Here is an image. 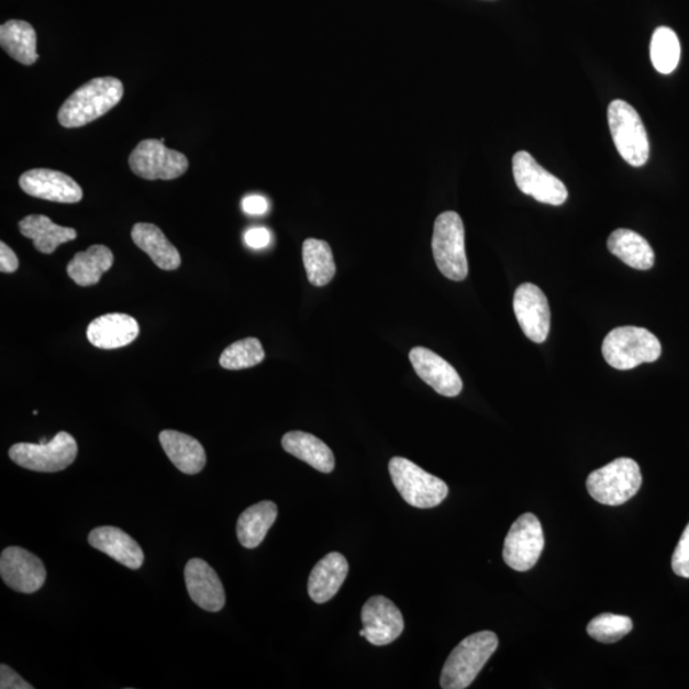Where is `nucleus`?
<instances>
[{"label": "nucleus", "mask_w": 689, "mask_h": 689, "mask_svg": "<svg viewBox=\"0 0 689 689\" xmlns=\"http://www.w3.org/2000/svg\"><path fill=\"white\" fill-rule=\"evenodd\" d=\"M19 266L20 263L15 253L4 242L0 243V271L13 274L18 271Z\"/></svg>", "instance_id": "obj_37"}, {"label": "nucleus", "mask_w": 689, "mask_h": 689, "mask_svg": "<svg viewBox=\"0 0 689 689\" xmlns=\"http://www.w3.org/2000/svg\"><path fill=\"white\" fill-rule=\"evenodd\" d=\"M608 123L618 153L635 168L644 166L651 156V144L645 125L635 108L623 100H614L608 108Z\"/></svg>", "instance_id": "obj_7"}, {"label": "nucleus", "mask_w": 689, "mask_h": 689, "mask_svg": "<svg viewBox=\"0 0 689 689\" xmlns=\"http://www.w3.org/2000/svg\"><path fill=\"white\" fill-rule=\"evenodd\" d=\"M603 355L609 366L630 370L660 358L662 344L653 332L643 327H618L609 332L603 343Z\"/></svg>", "instance_id": "obj_3"}, {"label": "nucleus", "mask_w": 689, "mask_h": 689, "mask_svg": "<svg viewBox=\"0 0 689 689\" xmlns=\"http://www.w3.org/2000/svg\"><path fill=\"white\" fill-rule=\"evenodd\" d=\"M124 87L115 77H99L79 87L62 105L59 123L79 129L107 114L121 102Z\"/></svg>", "instance_id": "obj_1"}, {"label": "nucleus", "mask_w": 689, "mask_h": 689, "mask_svg": "<svg viewBox=\"0 0 689 689\" xmlns=\"http://www.w3.org/2000/svg\"><path fill=\"white\" fill-rule=\"evenodd\" d=\"M435 264L441 274L453 281H464L469 274L465 251V227L454 211L441 213L435 220L432 240Z\"/></svg>", "instance_id": "obj_5"}, {"label": "nucleus", "mask_w": 689, "mask_h": 689, "mask_svg": "<svg viewBox=\"0 0 689 689\" xmlns=\"http://www.w3.org/2000/svg\"><path fill=\"white\" fill-rule=\"evenodd\" d=\"M409 358L416 375L433 390L446 398H456L463 391V379L448 362L430 348L418 346L410 352Z\"/></svg>", "instance_id": "obj_16"}, {"label": "nucleus", "mask_w": 689, "mask_h": 689, "mask_svg": "<svg viewBox=\"0 0 689 689\" xmlns=\"http://www.w3.org/2000/svg\"><path fill=\"white\" fill-rule=\"evenodd\" d=\"M303 263L309 282L314 287H326L336 275V265L330 244L320 240L303 243Z\"/></svg>", "instance_id": "obj_29"}, {"label": "nucleus", "mask_w": 689, "mask_h": 689, "mask_svg": "<svg viewBox=\"0 0 689 689\" xmlns=\"http://www.w3.org/2000/svg\"><path fill=\"white\" fill-rule=\"evenodd\" d=\"M0 688L2 689H33L26 680H23L18 673L2 664L0 667Z\"/></svg>", "instance_id": "obj_34"}, {"label": "nucleus", "mask_w": 689, "mask_h": 689, "mask_svg": "<svg viewBox=\"0 0 689 689\" xmlns=\"http://www.w3.org/2000/svg\"><path fill=\"white\" fill-rule=\"evenodd\" d=\"M277 513L279 510L274 502L264 501L249 507L241 514L236 534L244 548L255 549L263 544L268 530L275 524Z\"/></svg>", "instance_id": "obj_27"}, {"label": "nucleus", "mask_w": 689, "mask_h": 689, "mask_svg": "<svg viewBox=\"0 0 689 689\" xmlns=\"http://www.w3.org/2000/svg\"><path fill=\"white\" fill-rule=\"evenodd\" d=\"M388 470L403 501L416 509H433L448 496L445 481L426 473L408 458L393 457L388 464Z\"/></svg>", "instance_id": "obj_6"}, {"label": "nucleus", "mask_w": 689, "mask_h": 689, "mask_svg": "<svg viewBox=\"0 0 689 689\" xmlns=\"http://www.w3.org/2000/svg\"><path fill=\"white\" fill-rule=\"evenodd\" d=\"M20 232L34 242V247L44 255H52L59 245L73 242L77 232L73 227H63L54 224L44 215H30L20 221Z\"/></svg>", "instance_id": "obj_25"}, {"label": "nucleus", "mask_w": 689, "mask_h": 689, "mask_svg": "<svg viewBox=\"0 0 689 689\" xmlns=\"http://www.w3.org/2000/svg\"><path fill=\"white\" fill-rule=\"evenodd\" d=\"M671 568L677 576L689 578V524L673 554Z\"/></svg>", "instance_id": "obj_33"}, {"label": "nucleus", "mask_w": 689, "mask_h": 689, "mask_svg": "<svg viewBox=\"0 0 689 689\" xmlns=\"http://www.w3.org/2000/svg\"><path fill=\"white\" fill-rule=\"evenodd\" d=\"M513 311L525 336L535 344H543L551 331V308L541 288L522 284L514 291Z\"/></svg>", "instance_id": "obj_12"}, {"label": "nucleus", "mask_w": 689, "mask_h": 689, "mask_svg": "<svg viewBox=\"0 0 689 689\" xmlns=\"http://www.w3.org/2000/svg\"><path fill=\"white\" fill-rule=\"evenodd\" d=\"M89 543L95 549L108 554L118 564L130 569H138L144 565L145 556L141 546L123 530L113 526L93 529Z\"/></svg>", "instance_id": "obj_19"}, {"label": "nucleus", "mask_w": 689, "mask_h": 689, "mask_svg": "<svg viewBox=\"0 0 689 689\" xmlns=\"http://www.w3.org/2000/svg\"><path fill=\"white\" fill-rule=\"evenodd\" d=\"M360 636L375 646H386L398 640L405 629L400 609L390 599L370 598L362 611Z\"/></svg>", "instance_id": "obj_13"}, {"label": "nucleus", "mask_w": 689, "mask_h": 689, "mask_svg": "<svg viewBox=\"0 0 689 689\" xmlns=\"http://www.w3.org/2000/svg\"><path fill=\"white\" fill-rule=\"evenodd\" d=\"M497 648L498 637L494 632L481 631L463 640L443 667L441 687L443 689L470 687Z\"/></svg>", "instance_id": "obj_2"}, {"label": "nucleus", "mask_w": 689, "mask_h": 689, "mask_svg": "<svg viewBox=\"0 0 689 689\" xmlns=\"http://www.w3.org/2000/svg\"><path fill=\"white\" fill-rule=\"evenodd\" d=\"M608 249L625 265L647 271L654 267L655 253L644 236L629 229H618L609 236Z\"/></svg>", "instance_id": "obj_24"}, {"label": "nucleus", "mask_w": 689, "mask_h": 689, "mask_svg": "<svg viewBox=\"0 0 689 689\" xmlns=\"http://www.w3.org/2000/svg\"><path fill=\"white\" fill-rule=\"evenodd\" d=\"M86 335L95 347L113 351L132 344L140 335V324L132 315L109 313L93 320Z\"/></svg>", "instance_id": "obj_18"}, {"label": "nucleus", "mask_w": 689, "mask_h": 689, "mask_svg": "<svg viewBox=\"0 0 689 689\" xmlns=\"http://www.w3.org/2000/svg\"><path fill=\"white\" fill-rule=\"evenodd\" d=\"M166 456L177 469L188 475L201 473L205 466V453L200 442L177 431H163L158 435Z\"/></svg>", "instance_id": "obj_21"}, {"label": "nucleus", "mask_w": 689, "mask_h": 689, "mask_svg": "<svg viewBox=\"0 0 689 689\" xmlns=\"http://www.w3.org/2000/svg\"><path fill=\"white\" fill-rule=\"evenodd\" d=\"M652 62L662 75L675 73L680 59V44L677 34L669 27L655 30L651 45Z\"/></svg>", "instance_id": "obj_30"}, {"label": "nucleus", "mask_w": 689, "mask_h": 689, "mask_svg": "<svg viewBox=\"0 0 689 689\" xmlns=\"http://www.w3.org/2000/svg\"><path fill=\"white\" fill-rule=\"evenodd\" d=\"M512 170L520 191L534 197L537 202L560 205L567 201L564 181L546 171L529 153L520 152L513 156Z\"/></svg>", "instance_id": "obj_11"}, {"label": "nucleus", "mask_w": 689, "mask_h": 689, "mask_svg": "<svg viewBox=\"0 0 689 689\" xmlns=\"http://www.w3.org/2000/svg\"><path fill=\"white\" fill-rule=\"evenodd\" d=\"M0 45L21 65L33 66L38 59L36 31L29 22L11 20L0 27Z\"/></svg>", "instance_id": "obj_28"}, {"label": "nucleus", "mask_w": 689, "mask_h": 689, "mask_svg": "<svg viewBox=\"0 0 689 689\" xmlns=\"http://www.w3.org/2000/svg\"><path fill=\"white\" fill-rule=\"evenodd\" d=\"M244 241L249 248L263 249L271 242V233L266 227H252L245 233Z\"/></svg>", "instance_id": "obj_35"}, {"label": "nucleus", "mask_w": 689, "mask_h": 689, "mask_svg": "<svg viewBox=\"0 0 689 689\" xmlns=\"http://www.w3.org/2000/svg\"><path fill=\"white\" fill-rule=\"evenodd\" d=\"M643 486V474L635 459H614L589 475L586 487L597 502L607 505H621L635 497Z\"/></svg>", "instance_id": "obj_4"}, {"label": "nucleus", "mask_w": 689, "mask_h": 689, "mask_svg": "<svg viewBox=\"0 0 689 689\" xmlns=\"http://www.w3.org/2000/svg\"><path fill=\"white\" fill-rule=\"evenodd\" d=\"M242 208L245 213H248V215L259 216L267 212L268 202L263 196L252 195L244 198Z\"/></svg>", "instance_id": "obj_36"}, {"label": "nucleus", "mask_w": 689, "mask_h": 689, "mask_svg": "<svg viewBox=\"0 0 689 689\" xmlns=\"http://www.w3.org/2000/svg\"><path fill=\"white\" fill-rule=\"evenodd\" d=\"M0 576L11 589L33 593L43 588L46 581V569L42 559L35 554L10 546L0 557Z\"/></svg>", "instance_id": "obj_14"}, {"label": "nucleus", "mask_w": 689, "mask_h": 689, "mask_svg": "<svg viewBox=\"0 0 689 689\" xmlns=\"http://www.w3.org/2000/svg\"><path fill=\"white\" fill-rule=\"evenodd\" d=\"M132 241L146 253L153 263L164 269L174 271L181 265L179 251L166 240V236L154 224L140 223L132 229Z\"/></svg>", "instance_id": "obj_22"}, {"label": "nucleus", "mask_w": 689, "mask_h": 689, "mask_svg": "<svg viewBox=\"0 0 689 689\" xmlns=\"http://www.w3.org/2000/svg\"><path fill=\"white\" fill-rule=\"evenodd\" d=\"M544 534L541 521L533 513L522 514L505 536L503 559L514 571L532 569L544 549Z\"/></svg>", "instance_id": "obj_10"}, {"label": "nucleus", "mask_w": 689, "mask_h": 689, "mask_svg": "<svg viewBox=\"0 0 689 689\" xmlns=\"http://www.w3.org/2000/svg\"><path fill=\"white\" fill-rule=\"evenodd\" d=\"M633 630L630 616L605 613L593 618L588 625L589 636L599 643L614 644Z\"/></svg>", "instance_id": "obj_32"}, {"label": "nucleus", "mask_w": 689, "mask_h": 689, "mask_svg": "<svg viewBox=\"0 0 689 689\" xmlns=\"http://www.w3.org/2000/svg\"><path fill=\"white\" fill-rule=\"evenodd\" d=\"M20 187L26 195L58 203H78L82 188L67 174L52 169H33L22 174Z\"/></svg>", "instance_id": "obj_15"}, {"label": "nucleus", "mask_w": 689, "mask_h": 689, "mask_svg": "<svg viewBox=\"0 0 689 689\" xmlns=\"http://www.w3.org/2000/svg\"><path fill=\"white\" fill-rule=\"evenodd\" d=\"M281 445L288 454L302 459L315 470L330 474L335 469L334 453L326 443L314 437L313 434L289 432L284 435Z\"/></svg>", "instance_id": "obj_23"}, {"label": "nucleus", "mask_w": 689, "mask_h": 689, "mask_svg": "<svg viewBox=\"0 0 689 689\" xmlns=\"http://www.w3.org/2000/svg\"><path fill=\"white\" fill-rule=\"evenodd\" d=\"M130 166L142 179L173 180L184 176L189 162L185 154L166 147L162 140H145L133 149Z\"/></svg>", "instance_id": "obj_9"}, {"label": "nucleus", "mask_w": 689, "mask_h": 689, "mask_svg": "<svg viewBox=\"0 0 689 689\" xmlns=\"http://www.w3.org/2000/svg\"><path fill=\"white\" fill-rule=\"evenodd\" d=\"M265 356L259 340L248 337L227 346L220 356V366L229 370L248 369L263 363Z\"/></svg>", "instance_id": "obj_31"}, {"label": "nucleus", "mask_w": 689, "mask_h": 689, "mask_svg": "<svg viewBox=\"0 0 689 689\" xmlns=\"http://www.w3.org/2000/svg\"><path fill=\"white\" fill-rule=\"evenodd\" d=\"M114 264L113 252L105 245H92L85 252H78L67 266V274L78 287H92Z\"/></svg>", "instance_id": "obj_26"}, {"label": "nucleus", "mask_w": 689, "mask_h": 689, "mask_svg": "<svg viewBox=\"0 0 689 689\" xmlns=\"http://www.w3.org/2000/svg\"><path fill=\"white\" fill-rule=\"evenodd\" d=\"M78 454L76 440L60 432L46 443H15L10 449L14 464L37 473H58L75 463Z\"/></svg>", "instance_id": "obj_8"}, {"label": "nucleus", "mask_w": 689, "mask_h": 689, "mask_svg": "<svg viewBox=\"0 0 689 689\" xmlns=\"http://www.w3.org/2000/svg\"><path fill=\"white\" fill-rule=\"evenodd\" d=\"M348 574V564L343 554L332 552L312 569L308 580L309 597L316 604L327 603L334 598Z\"/></svg>", "instance_id": "obj_20"}, {"label": "nucleus", "mask_w": 689, "mask_h": 689, "mask_svg": "<svg viewBox=\"0 0 689 689\" xmlns=\"http://www.w3.org/2000/svg\"><path fill=\"white\" fill-rule=\"evenodd\" d=\"M185 577L189 597L203 611L216 613L224 608L226 597L223 582L208 562L198 558L189 560Z\"/></svg>", "instance_id": "obj_17"}]
</instances>
